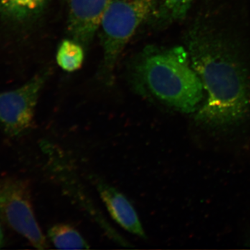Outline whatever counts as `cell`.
I'll list each match as a JSON object with an SVG mask.
<instances>
[{"label": "cell", "instance_id": "cell-3", "mask_svg": "<svg viewBox=\"0 0 250 250\" xmlns=\"http://www.w3.org/2000/svg\"><path fill=\"white\" fill-rule=\"evenodd\" d=\"M156 0H112L102 20V70L110 79L125 46L154 9Z\"/></svg>", "mask_w": 250, "mask_h": 250}, {"label": "cell", "instance_id": "cell-7", "mask_svg": "<svg viewBox=\"0 0 250 250\" xmlns=\"http://www.w3.org/2000/svg\"><path fill=\"white\" fill-rule=\"evenodd\" d=\"M95 187L108 213L116 223L128 232L146 238V232L136 209L119 190L100 179H94Z\"/></svg>", "mask_w": 250, "mask_h": 250}, {"label": "cell", "instance_id": "cell-11", "mask_svg": "<svg viewBox=\"0 0 250 250\" xmlns=\"http://www.w3.org/2000/svg\"><path fill=\"white\" fill-rule=\"evenodd\" d=\"M195 0H163L159 18L164 22L182 21L187 16Z\"/></svg>", "mask_w": 250, "mask_h": 250}, {"label": "cell", "instance_id": "cell-1", "mask_svg": "<svg viewBox=\"0 0 250 250\" xmlns=\"http://www.w3.org/2000/svg\"><path fill=\"white\" fill-rule=\"evenodd\" d=\"M188 52L207 100L196 121L225 127L244 119L250 106V84L244 62L233 45L215 31L195 26L189 31Z\"/></svg>", "mask_w": 250, "mask_h": 250}, {"label": "cell", "instance_id": "cell-10", "mask_svg": "<svg viewBox=\"0 0 250 250\" xmlns=\"http://www.w3.org/2000/svg\"><path fill=\"white\" fill-rule=\"evenodd\" d=\"M46 0H0V15L23 19L39 11Z\"/></svg>", "mask_w": 250, "mask_h": 250}, {"label": "cell", "instance_id": "cell-2", "mask_svg": "<svg viewBox=\"0 0 250 250\" xmlns=\"http://www.w3.org/2000/svg\"><path fill=\"white\" fill-rule=\"evenodd\" d=\"M132 82L140 95L183 113L196 111L204 97L201 80L181 46L145 49L134 62Z\"/></svg>", "mask_w": 250, "mask_h": 250}, {"label": "cell", "instance_id": "cell-9", "mask_svg": "<svg viewBox=\"0 0 250 250\" xmlns=\"http://www.w3.org/2000/svg\"><path fill=\"white\" fill-rule=\"evenodd\" d=\"M84 61L83 46L74 40H64L59 45L57 53V62L65 71H76Z\"/></svg>", "mask_w": 250, "mask_h": 250}, {"label": "cell", "instance_id": "cell-12", "mask_svg": "<svg viewBox=\"0 0 250 250\" xmlns=\"http://www.w3.org/2000/svg\"><path fill=\"white\" fill-rule=\"evenodd\" d=\"M1 222L2 221H1V218H0V248H2L5 244L4 232Z\"/></svg>", "mask_w": 250, "mask_h": 250}, {"label": "cell", "instance_id": "cell-5", "mask_svg": "<svg viewBox=\"0 0 250 250\" xmlns=\"http://www.w3.org/2000/svg\"><path fill=\"white\" fill-rule=\"evenodd\" d=\"M46 80L45 72L38 74L22 86L0 93V126L10 137L22 136L32 127Z\"/></svg>", "mask_w": 250, "mask_h": 250}, {"label": "cell", "instance_id": "cell-6", "mask_svg": "<svg viewBox=\"0 0 250 250\" xmlns=\"http://www.w3.org/2000/svg\"><path fill=\"white\" fill-rule=\"evenodd\" d=\"M112 0H69L67 31L72 40L88 46L100 27Z\"/></svg>", "mask_w": 250, "mask_h": 250}, {"label": "cell", "instance_id": "cell-4", "mask_svg": "<svg viewBox=\"0 0 250 250\" xmlns=\"http://www.w3.org/2000/svg\"><path fill=\"white\" fill-rule=\"evenodd\" d=\"M0 218L39 250L48 249L45 236L36 220L27 181L0 178Z\"/></svg>", "mask_w": 250, "mask_h": 250}, {"label": "cell", "instance_id": "cell-8", "mask_svg": "<svg viewBox=\"0 0 250 250\" xmlns=\"http://www.w3.org/2000/svg\"><path fill=\"white\" fill-rule=\"evenodd\" d=\"M51 243L59 250H87L90 246L78 231L68 224H57L47 233Z\"/></svg>", "mask_w": 250, "mask_h": 250}]
</instances>
